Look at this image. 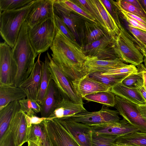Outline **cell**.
<instances>
[{
    "mask_svg": "<svg viewBox=\"0 0 146 146\" xmlns=\"http://www.w3.org/2000/svg\"><path fill=\"white\" fill-rule=\"evenodd\" d=\"M50 48L53 61L71 82L83 77V66L88 57L77 42L71 40L58 28Z\"/></svg>",
    "mask_w": 146,
    "mask_h": 146,
    "instance_id": "cell-1",
    "label": "cell"
},
{
    "mask_svg": "<svg viewBox=\"0 0 146 146\" xmlns=\"http://www.w3.org/2000/svg\"><path fill=\"white\" fill-rule=\"evenodd\" d=\"M26 21L21 28L17 41L12 48L17 70L15 86L19 87L29 76L35 64L36 54L30 40Z\"/></svg>",
    "mask_w": 146,
    "mask_h": 146,
    "instance_id": "cell-2",
    "label": "cell"
},
{
    "mask_svg": "<svg viewBox=\"0 0 146 146\" xmlns=\"http://www.w3.org/2000/svg\"><path fill=\"white\" fill-rule=\"evenodd\" d=\"M35 1L33 0L25 6L19 9L0 12V35L5 42L12 48Z\"/></svg>",
    "mask_w": 146,
    "mask_h": 146,
    "instance_id": "cell-3",
    "label": "cell"
},
{
    "mask_svg": "<svg viewBox=\"0 0 146 146\" xmlns=\"http://www.w3.org/2000/svg\"><path fill=\"white\" fill-rule=\"evenodd\" d=\"M57 31L54 20L51 19L46 20L31 28L28 27L29 37L37 55L50 47Z\"/></svg>",
    "mask_w": 146,
    "mask_h": 146,
    "instance_id": "cell-4",
    "label": "cell"
},
{
    "mask_svg": "<svg viewBox=\"0 0 146 146\" xmlns=\"http://www.w3.org/2000/svg\"><path fill=\"white\" fill-rule=\"evenodd\" d=\"M115 49L123 62L137 66L143 61L144 56L136 46L133 37L122 26L116 39Z\"/></svg>",
    "mask_w": 146,
    "mask_h": 146,
    "instance_id": "cell-5",
    "label": "cell"
},
{
    "mask_svg": "<svg viewBox=\"0 0 146 146\" xmlns=\"http://www.w3.org/2000/svg\"><path fill=\"white\" fill-rule=\"evenodd\" d=\"M116 39L107 33L91 44L82 46L83 51L89 58L100 60L120 58L115 49Z\"/></svg>",
    "mask_w": 146,
    "mask_h": 146,
    "instance_id": "cell-6",
    "label": "cell"
},
{
    "mask_svg": "<svg viewBox=\"0 0 146 146\" xmlns=\"http://www.w3.org/2000/svg\"><path fill=\"white\" fill-rule=\"evenodd\" d=\"M46 55L49 59L48 68L51 79L62 99L84 104L82 98L76 93L71 82L56 64L48 52Z\"/></svg>",
    "mask_w": 146,
    "mask_h": 146,
    "instance_id": "cell-7",
    "label": "cell"
},
{
    "mask_svg": "<svg viewBox=\"0 0 146 146\" xmlns=\"http://www.w3.org/2000/svg\"><path fill=\"white\" fill-rule=\"evenodd\" d=\"M17 66L12 48L6 42L0 44V86H15Z\"/></svg>",
    "mask_w": 146,
    "mask_h": 146,
    "instance_id": "cell-8",
    "label": "cell"
},
{
    "mask_svg": "<svg viewBox=\"0 0 146 146\" xmlns=\"http://www.w3.org/2000/svg\"><path fill=\"white\" fill-rule=\"evenodd\" d=\"M114 107L123 118L140 132L146 133V121L140 114L137 104L115 95Z\"/></svg>",
    "mask_w": 146,
    "mask_h": 146,
    "instance_id": "cell-9",
    "label": "cell"
},
{
    "mask_svg": "<svg viewBox=\"0 0 146 146\" xmlns=\"http://www.w3.org/2000/svg\"><path fill=\"white\" fill-rule=\"evenodd\" d=\"M53 119L62 125L81 146H92L91 126L75 121L69 117Z\"/></svg>",
    "mask_w": 146,
    "mask_h": 146,
    "instance_id": "cell-10",
    "label": "cell"
},
{
    "mask_svg": "<svg viewBox=\"0 0 146 146\" xmlns=\"http://www.w3.org/2000/svg\"><path fill=\"white\" fill-rule=\"evenodd\" d=\"M52 146H81L69 133L53 119L44 121Z\"/></svg>",
    "mask_w": 146,
    "mask_h": 146,
    "instance_id": "cell-11",
    "label": "cell"
},
{
    "mask_svg": "<svg viewBox=\"0 0 146 146\" xmlns=\"http://www.w3.org/2000/svg\"><path fill=\"white\" fill-rule=\"evenodd\" d=\"M54 0H35L26 19L28 28L48 19L54 20Z\"/></svg>",
    "mask_w": 146,
    "mask_h": 146,
    "instance_id": "cell-12",
    "label": "cell"
},
{
    "mask_svg": "<svg viewBox=\"0 0 146 146\" xmlns=\"http://www.w3.org/2000/svg\"><path fill=\"white\" fill-rule=\"evenodd\" d=\"M38 54L36 61L28 77L19 87L25 92L27 98L37 101L42 78L44 62L41 61Z\"/></svg>",
    "mask_w": 146,
    "mask_h": 146,
    "instance_id": "cell-13",
    "label": "cell"
},
{
    "mask_svg": "<svg viewBox=\"0 0 146 146\" xmlns=\"http://www.w3.org/2000/svg\"><path fill=\"white\" fill-rule=\"evenodd\" d=\"M127 64L120 58L100 60L88 58L83 66V76L95 72H102L123 67Z\"/></svg>",
    "mask_w": 146,
    "mask_h": 146,
    "instance_id": "cell-14",
    "label": "cell"
},
{
    "mask_svg": "<svg viewBox=\"0 0 146 146\" xmlns=\"http://www.w3.org/2000/svg\"><path fill=\"white\" fill-rule=\"evenodd\" d=\"M93 132L107 134L119 137L135 132H140L137 128L125 119L111 123L91 126Z\"/></svg>",
    "mask_w": 146,
    "mask_h": 146,
    "instance_id": "cell-15",
    "label": "cell"
},
{
    "mask_svg": "<svg viewBox=\"0 0 146 146\" xmlns=\"http://www.w3.org/2000/svg\"><path fill=\"white\" fill-rule=\"evenodd\" d=\"M98 17L100 25L108 34L116 38L120 29L100 0H89Z\"/></svg>",
    "mask_w": 146,
    "mask_h": 146,
    "instance_id": "cell-16",
    "label": "cell"
},
{
    "mask_svg": "<svg viewBox=\"0 0 146 146\" xmlns=\"http://www.w3.org/2000/svg\"><path fill=\"white\" fill-rule=\"evenodd\" d=\"M71 82L76 93L82 98L87 95L99 92L110 90L111 89L90 78L88 75Z\"/></svg>",
    "mask_w": 146,
    "mask_h": 146,
    "instance_id": "cell-17",
    "label": "cell"
},
{
    "mask_svg": "<svg viewBox=\"0 0 146 146\" xmlns=\"http://www.w3.org/2000/svg\"><path fill=\"white\" fill-rule=\"evenodd\" d=\"M12 133L17 146L27 142V129L25 113L20 108L13 114L8 128Z\"/></svg>",
    "mask_w": 146,
    "mask_h": 146,
    "instance_id": "cell-18",
    "label": "cell"
},
{
    "mask_svg": "<svg viewBox=\"0 0 146 146\" xmlns=\"http://www.w3.org/2000/svg\"><path fill=\"white\" fill-rule=\"evenodd\" d=\"M62 99L51 79L43 103L41 106V117L48 118Z\"/></svg>",
    "mask_w": 146,
    "mask_h": 146,
    "instance_id": "cell-19",
    "label": "cell"
},
{
    "mask_svg": "<svg viewBox=\"0 0 146 146\" xmlns=\"http://www.w3.org/2000/svg\"><path fill=\"white\" fill-rule=\"evenodd\" d=\"M108 33L99 24L89 21H85L81 31L82 47L89 44Z\"/></svg>",
    "mask_w": 146,
    "mask_h": 146,
    "instance_id": "cell-20",
    "label": "cell"
},
{
    "mask_svg": "<svg viewBox=\"0 0 146 146\" xmlns=\"http://www.w3.org/2000/svg\"><path fill=\"white\" fill-rule=\"evenodd\" d=\"M26 98L25 92L20 87L6 85L0 86V110L11 102Z\"/></svg>",
    "mask_w": 146,
    "mask_h": 146,
    "instance_id": "cell-21",
    "label": "cell"
},
{
    "mask_svg": "<svg viewBox=\"0 0 146 146\" xmlns=\"http://www.w3.org/2000/svg\"><path fill=\"white\" fill-rule=\"evenodd\" d=\"M86 110L83 104L62 99L48 118L53 119L70 117Z\"/></svg>",
    "mask_w": 146,
    "mask_h": 146,
    "instance_id": "cell-22",
    "label": "cell"
},
{
    "mask_svg": "<svg viewBox=\"0 0 146 146\" xmlns=\"http://www.w3.org/2000/svg\"><path fill=\"white\" fill-rule=\"evenodd\" d=\"M27 142L32 141L39 146H52L47 134L44 121L38 124L27 127Z\"/></svg>",
    "mask_w": 146,
    "mask_h": 146,
    "instance_id": "cell-23",
    "label": "cell"
},
{
    "mask_svg": "<svg viewBox=\"0 0 146 146\" xmlns=\"http://www.w3.org/2000/svg\"><path fill=\"white\" fill-rule=\"evenodd\" d=\"M68 117L75 121L91 126L110 123L106 116L100 111L89 112L86 110Z\"/></svg>",
    "mask_w": 146,
    "mask_h": 146,
    "instance_id": "cell-24",
    "label": "cell"
},
{
    "mask_svg": "<svg viewBox=\"0 0 146 146\" xmlns=\"http://www.w3.org/2000/svg\"><path fill=\"white\" fill-rule=\"evenodd\" d=\"M110 91L115 95L125 99L138 105L146 103L137 89L127 87L122 82L111 88Z\"/></svg>",
    "mask_w": 146,
    "mask_h": 146,
    "instance_id": "cell-25",
    "label": "cell"
},
{
    "mask_svg": "<svg viewBox=\"0 0 146 146\" xmlns=\"http://www.w3.org/2000/svg\"><path fill=\"white\" fill-rule=\"evenodd\" d=\"M54 13L62 19L64 23L74 35L76 39L80 40L74 19L71 15V12L63 6L58 1L54 0Z\"/></svg>",
    "mask_w": 146,
    "mask_h": 146,
    "instance_id": "cell-26",
    "label": "cell"
},
{
    "mask_svg": "<svg viewBox=\"0 0 146 146\" xmlns=\"http://www.w3.org/2000/svg\"><path fill=\"white\" fill-rule=\"evenodd\" d=\"M20 108L19 101H15L0 110V138L7 129L13 114Z\"/></svg>",
    "mask_w": 146,
    "mask_h": 146,
    "instance_id": "cell-27",
    "label": "cell"
},
{
    "mask_svg": "<svg viewBox=\"0 0 146 146\" xmlns=\"http://www.w3.org/2000/svg\"><path fill=\"white\" fill-rule=\"evenodd\" d=\"M114 143L120 145L146 146V133L135 132L118 137Z\"/></svg>",
    "mask_w": 146,
    "mask_h": 146,
    "instance_id": "cell-28",
    "label": "cell"
},
{
    "mask_svg": "<svg viewBox=\"0 0 146 146\" xmlns=\"http://www.w3.org/2000/svg\"><path fill=\"white\" fill-rule=\"evenodd\" d=\"M115 95L110 90L93 93L83 98L88 101L99 103L108 106L114 107Z\"/></svg>",
    "mask_w": 146,
    "mask_h": 146,
    "instance_id": "cell-29",
    "label": "cell"
},
{
    "mask_svg": "<svg viewBox=\"0 0 146 146\" xmlns=\"http://www.w3.org/2000/svg\"><path fill=\"white\" fill-rule=\"evenodd\" d=\"M48 62L49 59L46 55L45 57L40 86L37 100V102L40 106L43 103L51 80L48 68Z\"/></svg>",
    "mask_w": 146,
    "mask_h": 146,
    "instance_id": "cell-30",
    "label": "cell"
},
{
    "mask_svg": "<svg viewBox=\"0 0 146 146\" xmlns=\"http://www.w3.org/2000/svg\"><path fill=\"white\" fill-rule=\"evenodd\" d=\"M130 74L111 76L104 75L102 74V72H98L90 73L88 76L90 78L111 88L117 84L122 82L123 80Z\"/></svg>",
    "mask_w": 146,
    "mask_h": 146,
    "instance_id": "cell-31",
    "label": "cell"
},
{
    "mask_svg": "<svg viewBox=\"0 0 146 146\" xmlns=\"http://www.w3.org/2000/svg\"><path fill=\"white\" fill-rule=\"evenodd\" d=\"M137 66L138 72L130 74L122 82L124 85L127 87L137 89L144 85L143 73L145 69L144 65L141 63Z\"/></svg>",
    "mask_w": 146,
    "mask_h": 146,
    "instance_id": "cell-32",
    "label": "cell"
},
{
    "mask_svg": "<svg viewBox=\"0 0 146 146\" xmlns=\"http://www.w3.org/2000/svg\"><path fill=\"white\" fill-rule=\"evenodd\" d=\"M19 102L21 109L29 116H34L40 112L41 106L36 100L26 98Z\"/></svg>",
    "mask_w": 146,
    "mask_h": 146,
    "instance_id": "cell-33",
    "label": "cell"
},
{
    "mask_svg": "<svg viewBox=\"0 0 146 146\" xmlns=\"http://www.w3.org/2000/svg\"><path fill=\"white\" fill-rule=\"evenodd\" d=\"M58 0L63 6L69 11H73L78 14L88 21L98 24L90 14L83 9L72 0Z\"/></svg>",
    "mask_w": 146,
    "mask_h": 146,
    "instance_id": "cell-34",
    "label": "cell"
},
{
    "mask_svg": "<svg viewBox=\"0 0 146 146\" xmlns=\"http://www.w3.org/2000/svg\"><path fill=\"white\" fill-rule=\"evenodd\" d=\"M117 137V136L109 134L93 132L92 146H112Z\"/></svg>",
    "mask_w": 146,
    "mask_h": 146,
    "instance_id": "cell-35",
    "label": "cell"
},
{
    "mask_svg": "<svg viewBox=\"0 0 146 146\" xmlns=\"http://www.w3.org/2000/svg\"><path fill=\"white\" fill-rule=\"evenodd\" d=\"M114 4L123 10L136 15L146 21V13L143 10L136 7L124 0L113 1Z\"/></svg>",
    "mask_w": 146,
    "mask_h": 146,
    "instance_id": "cell-36",
    "label": "cell"
},
{
    "mask_svg": "<svg viewBox=\"0 0 146 146\" xmlns=\"http://www.w3.org/2000/svg\"><path fill=\"white\" fill-rule=\"evenodd\" d=\"M33 0H0V12L23 7Z\"/></svg>",
    "mask_w": 146,
    "mask_h": 146,
    "instance_id": "cell-37",
    "label": "cell"
},
{
    "mask_svg": "<svg viewBox=\"0 0 146 146\" xmlns=\"http://www.w3.org/2000/svg\"><path fill=\"white\" fill-rule=\"evenodd\" d=\"M138 72V69L136 66L132 65H127L123 67L110 70L103 73L102 74L104 75L111 76H120L125 74H131L137 73Z\"/></svg>",
    "mask_w": 146,
    "mask_h": 146,
    "instance_id": "cell-38",
    "label": "cell"
},
{
    "mask_svg": "<svg viewBox=\"0 0 146 146\" xmlns=\"http://www.w3.org/2000/svg\"><path fill=\"white\" fill-rule=\"evenodd\" d=\"M102 1L111 16L115 21L120 29L122 27L119 18V12L113 0H102Z\"/></svg>",
    "mask_w": 146,
    "mask_h": 146,
    "instance_id": "cell-39",
    "label": "cell"
},
{
    "mask_svg": "<svg viewBox=\"0 0 146 146\" xmlns=\"http://www.w3.org/2000/svg\"><path fill=\"white\" fill-rule=\"evenodd\" d=\"M72 1L83 9L90 14L95 19L97 23L100 25L98 15L89 0Z\"/></svg>",
    "mask_w": 146,
    "mask_h": 146,
    "instance_id": "cell-40",
    "label": "cell"
},
{
    "mask_svg": "<svg viewBox=\"0 0 146 146\" xmlns=\"http://www.w3.org/2000/svg\"><path fill=\"white\" fill-rule=\"evenodd\" d=\"M54 21L57 27L64 34L72 40L74 42H77L73 34L71 31L60 18L55 14Z\"/></svg>",
    "mask_w": 146,
    "mask_h": 146,
    "instance_id": "cell-41",
    "label": "cell"
},
{
    "mask_svg": "<svg viewBox=\"0 0 146 146\" xmlns=\"http://www.w3.org/2000/svg\"><path fill=\"white\" fill-rule=\"evenodd\" d=\"M127 28L133 36L144 46H146V32L128 25Z\"/></svg>",
    "mask_w": 146,
    "mask_h": 146,
    "instance_id": "cell-42",
    "label": "cell"
},
{
    "mask_svg": "<svg viewBox=\"0 0 146 146\" xmlns=\"http://www.w3.org/2000/svg\"><path fill=\"white\" fill-rule=\"evenodd\" d=\"M0 146H17L13 134L8 128L0 138Z\"/></svg>",
    "mask_w": 146,
    "mask_h": 146,
    "instance_id": "cell-43",
    "label": "cell"
},
{
    "mask_svg": "<svg viewBox=\"0 0 146 146\" xmlns=\"http://www.w3.org/2000/svg\"><path fill=\"white\" fill-rule=\"evenodd\" d=\"M119 14L128 23V25L146 32V25L132 18H131L124 13L119 11Z\"/></svg>",
    "mask_w": 146,
    "mask_h": 146,
    "instance_id": "cell-44",
    "label": "cell"
},
{
    "mask_svg": "<svg viewBox=\"0 0 146 146\" xmlns=\"http://www.w3.org/2000/svg\"><path fill=\"white\" fill-rule=\"evenodd\" d=\"M25 116L27 127H30L32 124H40L48 118L42 117H38L36 115L29 116L25 113Z\"/></svg>",
    "mask_w": 146,
    "mask_h": 146,
    "instance_id": "cell-45",
    "label": "cell"
},
{
    "mask_svg": "<svg viewBox=\"0 0 146 146\" xmlns=\"http://www.w3.org/2000/svg\"><path fill=\"white\" fill-rule=\"evenodd\" d=\"M137 107L141 116L146 121V103L143 104H137Z\"/></svg>",
    "mask_w": 146,
    "mask_h": 146,
    "instance_id": "cell-46",
    "label": "cell"
},
{
    "mask_svg": "<svg viewBox=\"0 0 146 146\" xmlns=\"http://www.w3.org/2000/svg\"><path fill=\"white\" fill-rule=\"evenodd\" d=\"M136 46L143 56H146V46H144L135 38L134 39Z\"/></svg>",
    "mask_w": 146,
    "mask_h": 146,
    "instance_id": "cell-47",
    "label": "cell"
},
{
    "mask_svg": "<svg viewBox=\"0 0 146 146\" xmlns=\"http://www.w3.org/2000/svg\"><path fill=\"white\" fill-rule=\"evenodd\" d=\"M126 1L138 9L143 10L138 0H124Z\"/></svg>",
    "mask_w": 146,
    "mask_h": 146,
    "instance_id": "cell-48",
    "label": "cell"
},
{
    "mask_svg": "<svg viewBox=\"0 0 146 146\" xmlns=\"http://www.w3.org/2000/svg\"><path fill=\"white\" fill-rule=\"evenodd\" d=\"M137 89L146 102V89L144 85L139 87Z\"/></svg>",
    "mask_w": 146,
    "mask_h": 146,
    "instance_id": "cell-49",
    "label": "cell"
},
{
    "mask_svg": "<svg viewBox=\"0 0 146 146\" xmlns=\"http://www.w3.org/2000/svg\"><path fill=\"white\" fill-rule=\"evenodd\" d=\"M143 10L146 13V0H138Z\"/></svg>",
    "mask_w": 146,
    "mask_h": 146,
    "instance_id": "cell-50",
    "label": "cell"
},
{
    "mask_svg": "<svg viewBox=\"0 0 146 146\" xmlns=\"http://www.w3.org/2000/svg\"><path fill=\"white\" fill-rule=\"evenodd\" d=\"M144 86L146 89V70L145 69L143 73Z\"/></svg>",
    "mask_w": 146,
    "mask_h": 146,
    "instance_id": "cell-51",
    "label": "cell"
},
{
    "mask_svg": "<svg viewBox=\"0 0 146 146\" xmlns=\"http://www.w3.org/2000/svg\"><path fill=\"white\" fill-rule=\"evenodd\" d=\"M27 143L28 146H39L35 143L30 141H28Z\"/></svg>",
    "mask_w": 146,
    "mask_h": 146,
    "instance_id": "cell-52",
    "label": "cell"
},
{
    "mask_svg": "<svg viewBox=\"0 0 146 146\" xmlns=\"http://www.w3.org/2000/svg\"><path fill=\"white\" fill-rule=\"evenodd\" d=\"M144 56V60L143 62L144 63V66L146 70V56Z\"/></svg>",
    "mask_w": 146,
    "mask_h": 146,
    "instance_id": "cell-53",
    "label": "cell"
},
{
    "mask_svg": "<svg viewBox=\"0 0 146 146\" xmlns=\"http://www.w3.org/2000/svg\"><path fill=\"white\" fill-rule=\"evenodd\" d=\"M114 143L116 144V145H117L118 146H133V145H118L117 144H116L115 143Z\"/></svg>",
    "mask_w": 146,
    "mask_h": 146,
    "instance_id": "cell-54",
    "label": "cell"
},
{
    "mask_svg": "<svg viewBox=\"0 0 146 146\" xmlns=\"http://www.w3.org/2000/svg\"><path fill=\"white\" fill-rule=\"evenodd\" d=\"M112 146H117V145H116V144H114L113 143V145H112Z\"/></svg>",
    "mask_w": 146,
    "mask_h": 146,
    "instance_id": "cell-55",
    "label": "cell"
}]
</instances>
